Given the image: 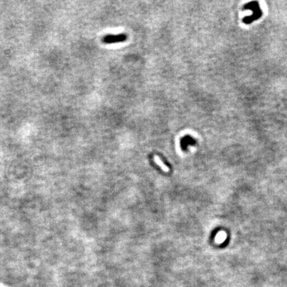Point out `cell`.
<instances>
[{"instance_id": "3957f363", "label": "cell", "mask_w": 287, "mask_h": 287, "mask_svg": "<svg viewBox=\"0 0 287 287\" xmlns=\"http://www.w3.org/2000/svg\"><path fill=\"white\" fill-rule=\"evenodd\" d=\"M154 162H156V164L158 165L159 167H160L161 169L164 171L165 172H169L170 171V169L167 166H166L164 163L162 162V161L161 160V159L159 158L158 156H154Z\"/></svg>"}, {"instance_id": "6da1fadb", "label": "cell", "mask_w": 287, "mask_h": 287, "mask_svg": "<svg viewBox=\"0 0 287 287\" xmlns=\"http://www.w3.org/2000/svg\"><path fill=\"white\" fill-rule=\"evenodd\" d=\"M128 37L124 33L118 35H106L102 38V41L105 44H114L122 42H125Z\"/></svg>"}, {"instance_id": "7a4b0ae2", "label": "cell", "mask_w": 287, "mask_h": 287, "mask_svg": "<svg viewBox=\"0 0 287 287\" xmlns=\"http://www.w3.org/2000/svg\"><path fill=\"white\" fill-rule=\"evenodd\" d=\"M245 9H253L254 12V13L252 15L251 17H247L243 19V21H244L245 23H251L253 20L257 19L258 18L261 16L262 14L261 10L260 9L257 2H252V3L247 4L246 7H245Z\"/></svg>"}]
</instances>
